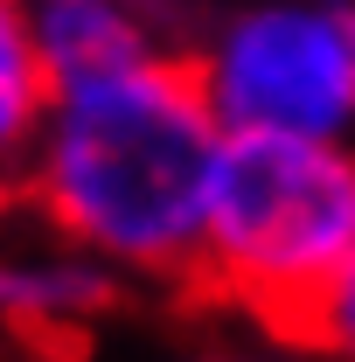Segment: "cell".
Returning <instances> with one entry per match:
<instances>
[{"instance_id": "cell-1", "label": "cell", "mask_w": 355, "mask_h": 362, "mask_svg": "<svg viewBox=\"0 0 355 362\" xmlns=\"http://www.w3.org/2000/svg\"><path fill=\"white\" fill-rule=\"evenodd\" d=\"M216 153L223 126L188 56H153L49 98L14 202L126 286L195 293Z\"/></svg>"}, {"instance_id": "cell-2", "label": "cell", "mask_w": 355, "mask_h": 362, "mask_svg": "<svg viewBox=\"0 0 355 362\" xmlns=\"http://www.w3.org/2000/svg\"><path fill=\"white\" fill-rule=\"evenodd\" d=\"M355 258V146L223 133L195 293L293 334Z\"/></svg>"}, {"instance_id": "cell-3", "label": "cell", "mask_w": 355, "mask_h": 362, "mask_svg": "<svg viewBox=\"0 0 355 362\" xmlns=\"http://www.w3.org/2000/svg\"><path fill=\"white\" fill-rule=\"evenodd\" d=\"M188 70L230 139H334L355 146V42L349 7L258 0L209 14Z\"/></svg>"}, {"instance_id": "cell-4", "label": "cell", "mask_w": 355, "mask_h": 362, "mask_svg": "<svg viewBox=\"0 0 355 362\" xmlns=\"http://www.w3.org/2000/svg\"><path fill=\"white\" fill-rule=\"evenodd\" d=\"M28 28H35V56L49 70V90L91 84V77L133 70V63H153V56H188V42L202 35V21L126 7V0H35Z\"/></svg>"}, {"instance_id": "cell-5", "label": "cell", "mask_w": 355, "mask_h": 362, "mask_svg": "<svg viewBox=\"0 0 355 362\" xmlns=\"http://www.w3.org/2000/svg\"><path fill=\"white\" fill-rule=\"evenodd\" d=\"M119 272H105L49 230L42 244H0V327L21 341H77L119 307Z\"/></svg>"}, {"instance_id": "cell-6", "label": "cell", "mask_w": 355, "mask_h": 362, "mask_svg": "<svg viewBox=\"0 0 355 362\" xmlns=\"http://www.w3.org/2000/svg\"><path fill=\"white\" fill-rule=\"evenodd\" d=\"M49 70L35 56V28L28 7L0 0V195H14V181L35 153V133L49 119Z\"/></svg>"}, {"instance_id": "cell-7", "label": "cell", "mask_w": 355, "mask_h": 362, "mask_svg": "<svg viewBox=\"0 0 355 362\" xmlns=\"http://www.w3.org/2000/svg\"><path fill=\"white\" fill-rule=\"evenodd\" d=\"M286 341L313 349L320 362H355V258L327 279V293L307 307V320H300Z\"/></svg>"}, {"instance_id": "cell-8", "label": "cell", "mask_w": 355, "mask_h": 362, "mask_svg": "<svg viewBox=\"0 0 355 362\" xmlns=\"http://www.w3.org/2000/svg\"><path fill=\"white\" fill-rule=\"evenodd\" d=\"M188 362H320V356L279 334V349H237V341H230V349H202V356H188Z\"/></svg>"}, {"instance_id": "cell-9", "label": "cell", "mask_w": 355, "mask_h": 362, "mask_svg": "<svg viewBox=\"0 0 355 362\" xmlns=\"http://www.w3.org/2000/svg\"><path fill=\"white\" fill-rule=\"evenodd\" d=\"M349 42H355V7H349Z\"/></svg>"}, {"instance_id": "cell-10", "label": "cell", "mask_w": 355, "mask_h": 362, "mask_svg": "<svg viewBox=\"0 0 355 362\" xmlns=\"http://www.w3.org/2000/svg\"><path fill=\"white\" fill-rule=\"evenodd\" d=\"M0 202H7V195H0Z\"/></svg>"}]
</instances>
